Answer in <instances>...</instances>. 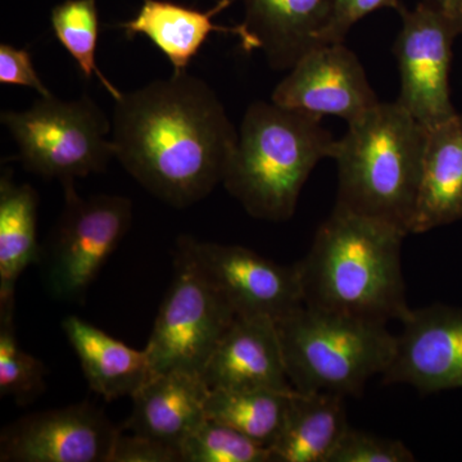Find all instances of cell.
Segmentation results:
<instances>
[{
    "mask_svg": "<svg viewBox=\"0 0 462 462\" xmlns=\"http://www.w3.org/2000/svg\"><path fill=\"white\" fill-rule=\"evenodd\" d=\"M109 462H181L180 452L141 434L118 433Z\"/></svg>",
    "mask_w": 462,
    "mask_h": 462,
    "instance_id": "83f0119b",
    "label": "cell"
},
{
    "mask_svg": "<svg viewBox=\"0 0 462 462\" xmlns=\"http://www.w3.org/2000/svg\"><path fill=\"white\" fill-rule=\"evenodd\" d=\"M383 8H393L400 14L404 7L400 0H333L329 21L320 35V44L345 42L346 33L355 23Z\"/></svg>",
    "mask_w": 462,
    "mask_h": 462,
    "instance_id": "4316f807",
    "label": "cell"
},
{
    "mask_svg": "<svg viewBox=\"0 0 462 462\" xmlns=\"http://www.w3.org/2000/svg\"><path fill=\"white\" fill-rule=\"evenodd\" d=\"M242 25L257 42L272 69L285 71L305 54L321 47L333 0H240Z\"/></svg>",
    "mask_w": 462,
    "mask_h": 462,
    "instance_id": "2e32d148",
    "label": "cell"
},
{
    "mask_svg": "<svg viewBox=\"0 0 462 462\" xmlns=\"http://www.w3.org/2000/svg\"><path fill=\"white\" fill-rule=\"evenodd\" d=\"M181 462H272L267 447L207 418L180 446Z\"/></svg>",
    "mask_w": 462,
    "mask_h": 462,
    "instance_id": "d4e9b609",
    "label": "cell"
},
{
    "mask_svg": "<svg viewBox=\"0 0 462 462\" xmlns=\"http://www.w3.org/2000/svg\"><path fill=\"white\" fill-rule=\"evenodd\" d=\"M179 242L236 318L279 321L305 305L296 264L282 266L240 245L199 242L191 236H180Z\"/></svg>",
    "mask_w": 462,
    "mask_h": 462,
    "instance_id": "30bf717a",
    "label": "cell"
},
{
    "mask_svg": "<svg viewBox=\"0 0 462 462\" xmlns=\"http://www.w3.org/2000/svg\"><path fill=\"white\" fill-rule=\"evenodd\" d=\"M51 23L57 41L74 58L81 75L87 80L96 76L112 98L120 99L123 91L97 65L99 14L96 0H65L51 9Z\"/></svg>",
    "mask_w": 462,
    "mask_h": 462,
    "instance_id": "603a6c76",
    "label": "cell"
},
{
    "mask_svg": "<svg viewBox=\"0 0 462 462\" xmlns=\"http://www.w3.org/2000/svg\"><path fill=\"white\" fill-rule=\"evenodd\" d=\"M90 388L106 401L132 397L152 375L144 349H134L83 319L69 316L62 324Z\"/></svg>",
    "mask_w": 462,
    "mask_h": 462,
    "instance_id": "d6986e66",
    "label": "cell"
},
{
    "mask_svg": "<svg viewBox=\"0 0 462 462\" xmlns=\"http://www.w3.org/2000/svg\"><path fill=\"white\" fill-rule=\"evenodd\" d=\"M397 336L384 384H407L422 393L462 388V310L431 305L411 310Z\"/></svg>",
    "mask_w": 462,
    "mask_h": 462,
    "instance_id": "4fadbf2b",
    "label": "cell"
},
{
    "mask_svg": "<svg viewBox=\"0 0 462 462\" xmlns=\"http://www.w3.org/2000/svg\"><path fill=\"white\" fill-rule=\"evenodd\" d=\"M293 393L275 389H215L207 398L206 415L270 449L281 436Z\"/></svg>",
    "mask_w": 462,
    "mask_h": 462,
    "instance_id": "7402d4cb",
    "label": "cell"
},
{
    "mask_svg": "<svg viewBox=\"0 0 462 462\" xmlns=\"http://www.w3.org/2000/svg\"><path fill=\"white\" fill-rule=\"evenodd\" d=\"M115 102V158L149 193L182 209L223 182L238 132L202 79L179 72Z\"/></svg>",
    "mask_w": 462,
    "mask_h": 462,
    "instance_id": "6da1fadb",
    "label": "cell"
},
{
    "mask_svg": "<svg viewBox=\"0 0 462 462\" xmlns=\"http://www.w3.org/2000/svg\"><path fill=\"white\" fill-rule=\"evenodd\" d=\"M273 91L282 107L315 116H337L354 125L379 105L363 63L345 42L321 45L289 69Z\"/></svg>",
    "mask_w": 462,
    "mask_h": 462,
    "instance_id": "7c38bea8",
    "label": "cell"
},
{
    "mask_svg": "<svg viewBox=\"0 0 462 462\" xmlns=\"http://www.w3.org/2000/svg\"><path fill=\"white\" fill-rule=\"evenodd\" d=\"M345 397L328 392L294 391L272 462H329L348 430Z\"/></svg>",
    "mask_w": 462,
    "mask_h": 462,
    "instance_id": "ffe728a7",
    "label": "cell"
},
{
    "mask_svg": "<svg viewBox=\"0 0 462 462\" xmlns=\"http://www.w3.org/2000/svg\"><path fill=\"white\" fill-rule=\"evenodd\" d=\"M202 376L211 391H294L278 325L269 318H236L207 361Z\"/></svg>",
    "mask_w": 462,
    "mask_h": 462,
    "instance_id": "5bb4252c",
    "label": "cell"
},
{
    "mask_svg": "<svg viewBox=\"0 0 462 462\" xmlns=\"http://www.w3.org/2000/svg\"><path fill=\"white\" fill-rule=\"evenodd\" d=\"M402 29L394 44L401 75L397 103L428 130L454 117L449 89L452 45L457 33L433 0L403 8Z\"/></svg>",
    "mask_w": 462,
    "mask_h": 462,
    "instance_id": "9c48e42d",
    "label": "cell"
},
{
    "mask_svg": "<svg viewBox=\"0 0 462 462\" xmlns=\"http://www.w3.org/2000/svg\"><path fill=\"white\" fill-rule=\"evenodd\" d=\"M289 380L300 393L360 396L396 352L387 325L300 306L276 321Z\"/></svg>",
    "mask_w": 462,
    "mask_h": 462,
    "instance_id": "5b68a950",
    "label": "cell"
},
{
    "mask_svg": "<svg viewBox=\"0 0 462 462\" xmlns=\"http://www.w3.org/2000/svg\"><path fill=\"white\" fill-rule=\"evenodd\" d=\"M321 120L273 100L249 106L223 184L252 217L282 223L294 215L310 173L336 145Z\"/></svg>",
    "mask_w": 462,
    "mask_h": 462,
    "instance_id": "3957f363",
    "label": "cell"
},
{
    "mask_svg": "<svg viewBox=\"0 0 462 462\" xmlns=\"http://www.w3.org/2000/svg\"><path fill=\"white\" fill-rule=\"evenodd\" d=\"M428 129L393 103L380 102L337 139L336 208L382 221L409 236Z\"/></svg>",
    "mask_w": 462,
    "mask_h": 462,
    "instance_id": "277c9868",
    "label": "cell"
},
{
    "mask_svg": "<svg viewBox=\"0 0 462 462\" xmlns=\"http://www.w3.org/2000/svg\"><path fill=\"white\" fill-rule=\"evenodd\" d=\"M38 193L17 184L8 171L0 178V305L16 302V284L30 264L39 263Z\"/></svg>",
    "mask_w": 462,
    "mask_h": 462,
    "instance_id": "44dd1931",
    "label": "cell"
},
{
    "mask_svg": "<svg viewBox=\"0 0 462 462\" xmlns=\"http://www.w3.org/2000/svg\"><path fill=\"white\" fill-rule=\"evenodd\" d=\"M406 234L334 207L296 263L306 306L387 325L407 305L401 249Z\"/></svg>",
    "mask_w": 462,
    "mask_h": 462,
    "instance_id": "7a4b0ae2",
    "label": "cell"
},
{
    "mask_svg": "<svg viewBox=\"0 0 462 462\" xmlns=\"http://www.w3.org/2000/svg\"><path fill=\"white\" fill-rule=\"evenodd\" d=\"M233 0H218L208 11H199L166 2L144 0L138 14L126 23H120L127 38L143 35L165 54L173 67V74L187 71L188 66L199 54L212 32H225L236 36L243 50H257V42L249 35L245 27L216 25L214 17L229 7Z\"/></svg>",
    "mask_w": 462,
    "mask_h": 462,
    "instance_id": "e0dca14e",
    "label": "cell"
},
{
    "mask_svg": "<svg viewBox=\"0 0 462 462\" xmlns=\"http://www.w3.org/2000/svg\"><path fill=\"white\" fill-rule=\"evenodd\" d=\"M0 84L32 88L41 97L51 96L47 85L39 78L29 51L7 42L0 45Z\"/></svg>",
    "mask_w": 462,
    "mask_h": 462,
    "instance_id": "f1b7e54d",
    "label": "cell"
},
{
    "mask_svg": "<svg viewBox=\"0 0 462 462\" xmlns=\"http://www.w3.org/2000/svg\"><path fill=\"white\" fill-rule=\"evenodd\" d=\"M415 455L401 440L348 428L329 462H412Z\"/></svg>",
    "mask_w": 462,
    "mask_h": 462,
    "instance_id": "484cf974",
    "label": "cell"
},
{
    "mask_svg": "<svg viewBox=\"0 0 462 462\" xmlns=\"http://www.w3.org/2000/svg\"><path fill=\"white\" fill-rule=\"evenodd\" d=\"M236 319L229 303L178 240L171 285L145 346L152 374L185 370L202 375Z\"/></svg>",
    "mask_w": 462,
    "mask_h": 462,
    "instance_id": "52a82bcc",
    "label": "cell"
},
{
    "mask_svg": "<svg viewBox=\"0 0 462 462\" xmlns=\"http://www.w3.org/2000/svg\"><path fill=\"white\" fill-rule=\"evenodd\" d=\"M120 431L88 402L33 412L3 430L0 461L109 462Z\"/></svg>",
    "mask_w": 462,
    "mask_h": 462,
    "instance_id": "8fae6325",
    "label": "cell"
},
{
    "mask_svg": "<svg viewBox=\"0 0 462 462\" xmlns=\"http://www.w3.org/2000/svg\"><path fill=\"white\" fill-rule=\"evenodd\" d=\"M462 218V115L428 130L420 185L410 234Z\"/></svg>",
    "mask_w": 462,
    "mask_h": 462,
    "instance_id": "ac0fdd59",
    "label": "cell"
},
{
    "mask_svg": "<svg viewBox=\"0 0 462 462\" xmlns=\"http://www.w3.org/2000/svg\"><path fill=\"white\" fill-rule=\"evenodd\" d=\"M0 120L16 142L27 171L65 182L107 169L115 157L112 124L89 96L41 97L26 111H5Z\"/></svg>",
    "mask_w": 462,
    "mask_h": 462,
    "instance_id": "8992f818",
    "label": "cell"
},
{
    "mask_svg": "<svg viewBox=\"0 0 462 462\" xmlns=\"http://www.w3.org/2000/svg\"><path fill=\"white\" fill-rule=\"evenodd\" d=\"M457 35H462V0H433Z\"/></svg>",
    "mask_w": 462,
    "mask_h": 462,
    "instance_id": "f546056e",
    "label": "cell"
},
{
    "mask_svg": "<svg viewBox=\"0 0 462 462\" xmlns=\"http://www.w3.org/2000/svg\"><path fill=\"white\" fill-rule=\"evenodd\" d=\"M16 302L0 305V396L27 403L45 388L44 364L23 351L14 328Z\"/></svg>",
    "mask_w": 462,
    "mask_h": 462,
    "instance_id": "cb8c5ba5",
    "label": "cell"
},
{
    "mask_svg": "<svg viewBox=\"0 0 462 462\" xmlns=\"http://www.w3.org/2000/svg\"><path fill=\"white\" fill-rule=\"evenodd\" d=\"M65 208L58 220L47 264V282L57 298L78 300L120 245L133 220L126 197L79 196L75 181L65 182Z\"/></svg>",
    "mask_w": 462,
    "mask_h": 462,
    "instance_id": "ba28073f",
    "label": "cell"
},
{
    "mask_svg": "<svg viewBox=\"0 0 462 462\" xmlns=\"http://www.w3.org/2000/svg\"><path fill=\"white\" fill-rule=\"evenodd\" d=\"M211 389L199 373L185 370L152 374L133 394V411L125 430L179 449L206 420Z\"/></svg>",
    "mask_w": 462,
    "mask_h": 462,
    "instance_id": "9a60e30c",
    "label": "cell"
}]
</instances>
